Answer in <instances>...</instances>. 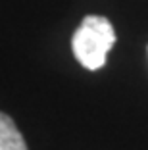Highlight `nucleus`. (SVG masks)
Wrapping results in <instances>:
<instances>
[{"instance_id": "2", "label": "nucleus", "mask_w": 148, "mask_h": 150, "mask_svg": "<svg viewBox=\"0 0 148 150\" xmlns=\"http://www.w3.org/2000/svg\"><path fill=\"white\" fill-rule=\"evenodd\" d=\"M0 150H29L13 119L2 112H0Z\"/></svg>"}, {"instance_id": "1", "label": "nucleus", "mask_w": 148, "mask_h": 150, "mask_svg": "<svg viewBox=\"0 0 148 150\" xmlns=\"http://www.w3.org/2000/svg\"><path fill=\"white\" fill-rule=\"evenodd\" d=\"M115 42V31L104 16H87L71 39V48L77 62L91 71L100 69Z\"/></svg>"}]
</instances>
